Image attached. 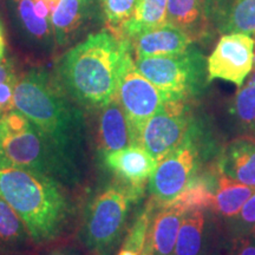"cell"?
Segmentation results:
<instances>
[{
	"instance_id": "1",
	"label": "cell",
	"mask_w": 255,
	"mask_h": 255,
	"mask_svg": "<svg viewBox=\"0 0 255 255\" xmlns=\"http://www.w3.org/2000/svg\"><path fill=\"white\" fill-rule=\"evenodd\" d=\"M131 44L111 32H98L72 47L59 64V77L76 101L104 107L117 94L123 72L132 62Z\"/></svg>"
},
{
	"instance_id": "2",
	"label": "cell",
	"mask_w": 255,
	"mask_h": 255,
	"mask_svg": "<svg viewBox=\"0 0 255 255\" xmlns=\"http://www.w3.org/2000/svg\"><path fill=\"white\" fill-rule=\"evenodd\" d=\"M13 104L75 167L84 141V121L56 79L45 70H32L15 85Z\"/></svg>"
},
{
	"instance_id": "3",
	"label": "cell",
	"mask_w": 255,
	"mask_h": 255,
	"mask_svg": "<svg viewBox=\"0 0 255 255\" xmlns=\"http://www.w3.org/2000/svg\"><path fill=\"white\" fill-rule=\"evenodd\" d=\"M0 197L23 220L34 246L56 241L65 232L71 205L53 177L0 165Z\"/></svg>"
},
{
	"instance_id": "4",
	"label": "cell",
	"mask_w": 255,
	"mask_h": 255,
	"mask_svg": "<svg viewBox=\"0 0 255 255\" xmlns=\"http://www.w3.org/2000/svg\"><path fill=\"white\" fill-rule=\"evenodd\" d=\"M0 165L30 169L57 181L73 175V165L14 109L2 115L0 122Z\"/></svg>"
},
{
	"instance_id": "5",
	"label": "cell",
	"mask_w": 255,
	"mask_h": 255,
	"mask_svg": "<svg viewBox=\"0 0 255 255\" xmlns=\"http://www.w3.org/2000/svg\"><path fill=\"white\" fill-rule=\"evenodd\" d=\"M135 68L168 101L189 102L208 85L207 60L195 46L176 55L135 58Z\"/></svg>"
},
{
	"instance_id": "6",
	"label": "cell",
	"mask_w": 255,
	"mask_h": 255,
	"mask_svg": "<svg viewBox=\"0 0 255 255\" xmlns=\"http://www.w3.org/2000/svg\"><path fill=\"white\" fill-rule=\"evenodd\" d=\"M138 196L127 186H113L89 207L81 240L91 255H111L122 238L130 203Z\"/></svg>"
},
{
	"instance_id": "7",
	"label": "cell",
	"mask_w": 255,
	"mask_h": 255,
	"mask_svg": "<svg viewBox=\"0 0 255 255\" xmlns=\"http://www.w3.org/2000/svg\"><path fill=\"white\" fill-rule=\"evenodd\" d=\"M199 124L176 150L158 162L149 178L152 203L159 208L177 199L199 175L202 157Z\"/></svg>"
},
{
	"instance_id": "8",
	"label": "cell",
	"mask_w": 255,
	"mask_h": 255,
	"mask_svg": "<svg viewBox=\"0 0 255 255\" xmlns=\"http://www.w3.org/2000/svg\"><path fill=\"white\" fill-rule=\"evenodd\" d=\"M195 126L189 102L167 101L163 109L146 121L139 144L158 163L183 144Z\"/></svg>"
},
{
	"instance_id": "9",
	"label": "cell",
	"mask_w": 255,
	"mask_h": 255,
	"mask_svg": "<svg viewBox=\"0 0 255 255\" xmlns=\"http://www.w3.org/2000/svg\"><path fill=\"white\" fill-rule=\"evenodd\" d=\"M116 97L119 98L128 121L139 144L141 131L155 114L163 109L167 97L163 92L137 71L133 60L127 66L121 78Z\"/></svg>"
},
{
	"instance_id": "10",
	"label": "cell",
	"mask_w": 255,
	"mask_h": 255,
	"mask_svg": "<svg viewBox=\"0 0 255 255\" xmlns=\"http://www.w3.org/2000/svg\"><path fill=\"white\" fill-rule=\"evenodd\" d=\"M254 65V39L250 34H222L207 59L208 82L214 79L244 85Z\"/></svg>"
},
{
	"instance_id": "11",
	"label": "cell",
	"mask_w": 255,
	"mask_h": 255,
	"mask_svg": "<svg viewBox=\"0 0 255 255\" xmlns=\"http://www.w3.org/2000/svg\"><path fill=\"white\" fill-rule=\"evenodd\" d=\"M105 165L120 178L124 186L142 195L144 184L149 182L157 161L143 146H129L104 154Z\"/></svg>"
},
{
	"instance_id": "12",
	"label": "cell",
	"mask_w": 255,
	"mask_h": 255,
	"mask_svg": "<svg viewBox=\"0 0 255 255\" xmlns=\"http://www.w3.org/2000/svg\"><path fill=\"white\" fill-rule=\"evenodd\" d=\"M209 30L220 34H255V0H207Z\"/></svg>"
},
{
	"instance_id": "13",
	"label": "cell",
	"mask_w": 255,
	"mask_h": 255,
	"mask_svg": "<svg viewBox=\"0 0 255 255\" xmlns=\"http://www.w3.org/2000/svg\"><path fill=\"white\" fill-rule=\"evenodd\" d=\"M136 58L176 55L186 51L193 39L186 32L169 23L139 32L129 40Z\"/></svg>"
},
{
	"instance_id": "14",
	"label": "cell",
	"mask_w": 255,
	"mask_h": 255,
	"mask_svg": "<svg viewBox=\"0 0 255 255\" xmlns=\"http://www.w3.org/2000/svg\"><path fill=\"white\" fill-rule=\"evenodd\" d=\"M216 169L239 183L255 188V137L241 136L225 146Z\"/></svg>"
},
{
	"instance_id": "15",
	"label": "cell",
	"mask_w": 255,
	"mask_h": 255,
	"mask_svg": "<svg viewBox=\"0 0 255 255\" xmlns=\"http://www.w3.org/2000/svg\"><path fill=\"white\" fill-rule=\"evenodd\" d=\"M207 208L187 212L178 231L173 255H210L213 248V222Z\"/></svg>"
},
{
	"instance_id": "16",
	"label": "cell",
	"mask_w": 255,
	"mask_h": 255,
	"mask_svg": "<svg viewBox=\"0 0 255 255\" xmlns=\"http://www.w3.org/2000/svg\"><path fill=\"white\" fill-rule=\"evenodd\" d=\"M98 133L103 154L129 146H139L132 128L116 96L109 103L102 107Z\"/></svg>"
},
{
	"instance_id": "17",
	"label": "cell",
	"mask_w": 255,
	"mask_h": 255,
	"mask_svg": "<svg viewBox=\"0 0 255 255\" xmlns=\"http://www.w3.org/2000/svg\"><path fill=\"white\" fill-rule=\"evenodd\" d=\"M187 212L189 210L176 202H171L170 205L162 207L152 222H150L148 232L152 245V254H174L178 231Z\"/></svg>"
},
{
	"instance_id": "18",
	"label": "cell",
	"mask_w": 255,
	"mask_h": 255,
	"mask_svg": "<svg viewBox=\"0 0 255 255\" xmlns=\"http://www.w3.org/2000/svg\"><path fill=\"white\" fill-rule=\"evenodd\" d=\"M207 0H168L165 23L186 32L191 39L208 37L206 19Z\"/></svg>"
},
{
	"instance_id": "19",
	"label": "cell",
	"mask_w": 255,
	"mask_h": 255,
	"mask_svg": "<svg viewBox=\"0 0 255 255\" xmlns=\"http://www.w3.org/2000/svg\"><path fill=\"white\" fill-rule=\"evenodd\" d=\"M92 0H59L52 14L53 36L58 45H65L90 13Z\"/></svg>"
},
{
	"instance_id": "20",
	"label": "cell",
	"mask_w": 255,
	"mask_h": 255,
	"mask_svg": "<svg viewBox=\"0 0 255 255\" xmlns=\"http://www.w3.org/2000/svg\"><path fill=\"white\" fill-rule=\"evenodd\" d=\"M33 246L23 220L0 197V253H30Z\"/></svg>"
},
{
	"instance_id": "21",
	"label": "cell",
	"mask_w": 255,
	"mask_h": 255,
	"mask_svg": "<svg viewBox=\"0 0 255 255\" xmlns=\"http://www.w3.org/2000/svg\"><path fill=\"white\" fill-rule=\"evenodd\" d=\"M219 171V170H218ZM255 188L239 183L219 173L218 186L213 197L210 210L225 220H231L240 212Z\"/></svg>"
},
{
	"instance_id": "22",
	"label": "cell",
	"mask_w": 255,
	"mask_h": 255,
	"mask_svg": "<svg viewBox=\"0 0 255 255\" xmlns=\"http://www.w3.org/2000/svg\"><path fill=\"white\" fill-rule=\"evenodd\" d=\"M168 0H141L133 19L121 28L117 38L130 40L139 32L165 23Z\"/></svg>"
},
{
	"instance_id": "23",
	"label": "cell",
	"mask_w": 255,
	"mask_h": 255,
	"mask_svg": "<svg viewBox=\"0 0 255 255\" xmlns=\"http://www.w3.org/2000/svg\"><path fill=\"white\" fill-rule=\"evenodd\" d=\"M18 20L26 36L37 44H49L52 38V24L37 15L33 0H14Z\"/></svg>"
},
{
	"instance_id": "24",
	"label": "cell",
	"mask_w": 255,
	"mask_h": 255,
	"mask_svg": "<svg viewBox=\"0 0 255 255\" xmlns=\"http://www.w3.org/2000/svg\"><path fill=\"white\" fill-rule=\"evenodd\" d=\"M231 113L242 130L255 133V85L247 82L239 89Z\"/></svg>"
},
{
	"instance_id": "25",
	"label": "cell",
	"mask_w": 255,
	"mask_h": 255,
	"mask_svg": "<svg viewBox=\"0 0 255 255\" xmlns=\"http://www.w3.org/2000/svg\"><path fill=\"white\" fill-rule=\"evenodd\" d=\"M141 0H102L107 25L115 37L135 17Z\"/></svg>"
},
{
	"instance_id": "26",
	"label": "cell",
	"mask_w": 255,
	"mask_h": 255,
	"mask_svg": "<svg viewBox=\"0 0 255 255\" xmlns=\"http://www.w3.org/2000/svg\"><path fill=\"white\" fill-rule=\"evenodd\" d=\"M255 229V190L240 212L227 221V234L231 240L251 235Z\"/></svg>"
},
{
	"instance_id": "27",
	"label": "cell",
	"mask_w": 255,
	"mask_h": 255,
	"mask_svg": "<svg viewBox=\"0 0 255 255\" xmlns=\"http://www.w3.org/2000/svg\"><path fill=\"white\" fill-rule=\"evenodd\" d=\"M18 83V78L14 76L0 83V111L2 114L14 109V90Z\"/></svg>"
},
{
	"instance_id": "28",
	"label": "cell",
	"mask_w": 255,
	"mask_h": 255,
	"mask_svg": "<svg viewBox=\"0 0 255 255\" xmlns=\"http://www.w3.org/2000/svg\"><path fill=\"white\" fill-rule=\"evenodd\" d=\"M226 255H255V237L251 234L248 237L233 239Z\"/></svg>"
},
{
	"instance_id": "29",
	"label": "cell",
	"mask_w": 255,
	"mask_h": 255,
	"mask_svg": "<svg viewBox=\"0 0 255 255\" xmlns=\"http://www.w3.org/2000/svg\"><path fill=\"white\" fill-rule=\"evenodd\" d=\"M41 255H83L82 252L75 246L70 245H62V246H56L43 252Z\"/></svg>"
},
{
	"instance_id": "30",
	"label": "cell",
	"mask_w": 255,
	"mask_h": 255,
	"mask_svg": "<svg viewBox=\"0 0 255 255\" xmlns=\"http://www.w3.org/2000/svg\"><path fill=\"white\" fill-rule=\"evenodd\" d=\"M12 76H14L13 65H12V63L8 59L2 57L0 59V83L5 82L6 79L12 77Z\"/></svg>"
},
{
	"instance_id": "31",
	"label": "cell",
	"mask_w": 255,
	"mask_h": 255,
	"mask_svg": "<svg viewBox=\"0 0 255 255\" xmlns=\"http://www.w3.org/2000/svg\"><path fill=\"white\" fill-rule=\"evenodd\" d=\"M138 255H154L152 254V245H151V240L150 238H149V234L146 235V240H145V244L144 246H143L141 253Z\"/></svg>"
},
{
	"instance_id": "32",
	"label": "cell",
	"mask_w": 255,
	"mask_h": 255,
	"mask_svg": "<svg viewBox=\"0 0 255 255\" xmlns=\"http://www.w3.org/2000/svg\"><path fill=\"white\" fill-rule=\"evenodd\" d=\"M4 50H5V41H4V33H2L1 25H0V59L4 57Z\"/></svg>"
},
{
	"instance_id": "33",
	"label": "cell",
	"mask_w": 255,
	"mask_h": 255,
	"mask_svg": "<svg viewBox=\"0 0 255 255\" xmlns=\"http://www.w3.org/2000/svg\"><path fill=\"white\" fill-rule=\"evenodd\" d=\"M139 253H137L135 251H131L129 250V248H126V247H122V250L120 251V253L117 255H138Z\"/></svg>"
},
{
	"instance_id": "34",
	"label": "cell",
	"mask_w": 255,
	"mask_h": 255,
	"mask_svg": "<svg viewBox=\"0 0 255 255\" xmlns=\"http://www.w3.org/2000/svg\"><path fill=\"white\" fill-rule=\"evenodd\" d=\"M0 255H31L30 253H0Z\"/></svg>"
},
{
	"instance_id": "35",
	"label": "cell",
	"mask_w": 255,
	"mask_h": 255,
	"mask_svg": "<svg viewBox=\"0 0 255 255\" xmlns=\"http://www.w3.org/2000/svg\"><path fill=\"white\" fill-rule=\"evenodd\" d=\"M253 39H254V65L255 66V34H253Z\"/></svg>"
},
{
	"instance_id": "36",
	"label": "cell",
	"mask_w": 255,
	"mask_h": 255,
	"mask_svg": "<svg viewBox=\"0 0 255 255\" xmlns=\"http://www.w3.org/2000/svg\"><path fill=\"white\" fill-rule=\"evenodd\" d=\"M2 115H4V114H2V113H1V111H0V122H1V119H2Z\"/></svg>"
},
{
	"instance_id": "37",
	"label": "cell",
	"mask_w": 255,
	"mask_h": 255,
	"mask_svg": "<svg viewBox=\"0 0 255 255\" xmlns=\"http://www.w3.org/2000/svg\"><path fill=\"white\" fill-rule=\"evenodd\" d=\"M252 234H253V235H254V237H255V229H254V231H253V233H252Z\"/></svg>"
}]
</instances>
